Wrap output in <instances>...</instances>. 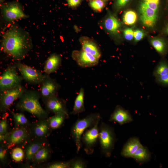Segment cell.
<instances>
[{
	"mask_svg": "<svg viewBox=\"0 0 168 168\" xmlns=\"http://www.w3.org/2000/svg\"><path fill=\"white\" fill-rule=\"evenodd\" d=\"M72 159L67 161L58 162L50 165L49 168H70Z\"/></svg>",
	"mask_w": 168,
	"mask_h": 168,
	"instance_id": "33",
	"label": "cell"
},
{
	"mask_svg": "<svg viewBox=\"0 0 168 168\" xmlns=\"http://www.w3.org/2000/svg\"><path fill=\"white\" fill-rule=\"evenodd\" d=\"M130 0H116L114 6L116 9L119 10L124 7L128 2Z\"/></svg>",
	"mask_w": 168,
	"mask_h": 168,
	"instance_id": "38",
	"label": "cell"
},
{
	"mask_svg": "<svg viewBox=\"0 0 168 168\" xmlns=\"http://www.w3.org/2000/svg\"><path fill=\"white\" fill-rule=\"evenodd\" d=\"M137 16L135 12L128 10L126 12L123 17V21L127 25H132L136 22Z\"/></svg>",
	"mask_w": 168,
	"mask_h": 168,
	"instance_id": "28",
	"label": "cell"
},
{
	"mask_svg": "<svg viewBox=\"0 0 168 168\" xmlns=\"http://www.w3.org/2000/svg\"><path fill=\"white\" fill-rule=\"evenodd\" d=\"M104 25L106 30L113 35H117L119 34L121 24L113 14L109 13L105 21Z\"/></svg>",
	"mask_w": 168,
	"mask_h": 168,
	"instance_id": "17",
	"label": "cell"
},
{
	"mask_svg": "<svg viewBox=\"0 0 168 168\" xmlns=\"http://www.w3.org/2000/svg\"><path fill=\"white\" fill-rule=\"evenodd\" d=\"M165 34L168 35V24L166 26L164 30Z\"/></svg>",
	"mask_w": 168,
	"mask_h": 168,
	"instance_id": "42",
	"label": "cell"
},
{
	"mask_svg": "<svg viewBox=\"0 0 168 168\" xmlns=\"http://www.w3.org/2000/svg\"><path fill=\"white\" fill-rule=\"evenodd\" d=\"M32 47L29 34L16 25H12L2 36V49L16 59L23 58Z\"/></svg>",
	"mask_w": 168,
	"mask_h": 168,
	"instance_id": "1",
	"label": "cell"
},
{
	"mask_svg": "<svg viewBox=\"0 0 168 168\" xmlns=\"http://www.w3.org/2000/svg\"><path fill=\"white\" fill-rule=\"evenodd\" d=\"M142 145L138 138L135 137L132 138L124 146L121 154L125 157H132L134 153Z\"/></svg>",
	"mask_w": 168,
	"mask_h": 168,
	"instance_id": "16",
	"label": "cell"
},
{
	"mask_svg": "<svg viewBox=\"0 0 168 168\" xmlns=\"http://www.w3.org/2000/svg\"><path fill=\"white\" fill-rule=\"evenodd\" d=\"M16 66L23 78L29 83H39L45 77L40 71L26 64L18 63Z\"/></svg>",
	"mask_w": 168,
	"mask_h": 168,
	"instance_id": "10",
	"label": "cell"
},
{
	"mask_svg": "<svg viewBox=\"0 0 168 168\" xmlns=\"http://www.w3.org/2000/svg\"><path fill=\"white\" fill-rule=\"evenodd\" d=\"M21 80V77L16 72L15 67H8L0 77L1 91L20 85Z\"/></svg>",
	"mask_w": 168,
	"mask_h": 168,
	"instance_id": "6",
	"label": "cell"
},
{
	"mask_svg": "<svg viewBox=\"0 0 168 168\" xmlns=\"http://www.w3.org/2000/svg\"><path fill=\"white\" fill-rule=\"evenodd\" d=\"M29 132L24 128L15 129L7 137L8 147H12L25 141L28 138Z\"/></svg>",
	"mask_w": 168,
	"mask_h": 168,
	"instance_id": "12",
	"label": "cell"
},
{
	"mask_svg": "<svg viewBox=\"0 0 168 168\" xmlns=\"http://www.w3.org/2000/svg\"><path fill=\"white\" fill-rule=\"evenodd\" d=\"M13 117L16 124L18 125L24 126L28 123L24 115L22 113H13Z\"/></svg>",
	"mask_w": 168,
	"mask_h": 168,
	"instance_id": "30",
	"label": "cell"
},
{
	"mask_svg": "<svg viewBox=\"0 0 168 168\" xmlns=\"http://www.w3.org/2000/svg\"><path fill=\"white\" fill-rule=\"evenodd\" d=\"M17 104L19 109L26 111L39 118L46 117L47 112L39 102V96L35 92L28 91L23 93Z\"/></svg>",
	"mask_w": 168,
	"mask_h": 168,
	"instance_id": "2",
	"label": "cell"
},
{
	"mask_svg": "<svg viewBox=\"0 0 168 168\" xmlns=\"http://www.w3.org/2000/svg\"><path fill=\"white\" fill-rule=\"evenodd\" d=\"M8 124L5 119L2 120L0 123V134L4 135L6 134Z\"/></svg>",
	"mask_w": 168,
	"mask_h": 168,
	"instance_id": "39",
	"label": "cell"
},
{
	"mask_svg": "<svg viewBox=\"0 0 168 168\" xmlns=\"http://www.w3.org/2000/svg\"><path fill=\"white\" fill-rule=\"evenodd\" d=\"M149 7L158 12L160 0H142Z\"/></svg>",
	"mask_w": 168,
	"mask_h": 168,
	"instance_id": "34",
	"label": "cell"
},
{
	"mask_svg": "<svg viewBox=\"0 0 168 168\" xmlns=\"http://www.w3.org/2000/svg\"><path fill=\"white\" fill-rule=\"evenodd\" d=\"M89 4L94 10L100 11L104 7L105 3L103 0H91Z\"/></svg>",
	"mask_w": 168,
	"mask_h": 168,
	"instance_id": "31",
	"label": "cell"
},
{
	"mask_svg": "<svg viewBox=\"0 0 168 168\" xmlns=\"http://www.w3.org/2000/svg\"><path fill=\"white\" fill-rule=\"evenodd\" d=\"M50 154L48 148L43 147L40 148L34 155L33 159L36 162H41L46 160Z\"/></svg>",
	"mask_w": 168,
	"mask_h": 168,
	"instance_id": "27",
	"label": "cell"
},
{
	"mask_svg": "<svg viewBox=\"0 0 168 168\" xmlns=\"http://www.w3.org/2000/svg\"><path fill=\"white\" fill-rule=\"evenodd\" d=\"M7 151L6 149L1 147L0 148V159L1 161H3L6 156Z\"/></svg>",
	"mask_w": 168,
	"mask_h": 168,
	"instance_id": "40",
	"label": "cell"
},
{
	"mask_svg": "<svg viewBox=\"0 0 168 168\" xmlns=\"http://www.w3.org/2000/svg\"><path fill=\"white\" fill-rule=\"evenodd\" d=\"M84 94V89L82 88L76 98L71 114L75 115L85 111Z\"/></svg>",
	"mask_w": 168,
	"mask_h": 168,
	"instance_id": "20",
	"label": "cell"
},
{
	"mask_svg": "<svg viewBox=\"0 0 168 168\" xmlns=\"http://www.w3.org/2000/svg\"><path fill=\"white\" fill-rule=\"evenodd\" d=\"M49 127L48 122L46 121L39 122L34 126V134L38 137H44L47 134Z\"/></svg>",
	"mask_w": 168,
	"mask_h": 168,
	"instance_id": "23",
	"label": "cell"
},
{
	"mask_svg": "<svg viewBox=\"0 0 168 168\" xmlns=\"http://www.w3.org/2000/svg\"><path fill=\"white\" fill-rule=\"evenodd\" d=\"M100 119H98L92 127L86 130L82 137L81 141L85 146L84 151L88 155L93 153L94 147L99 140V127L98 125Z\"/></svg>",
	"mask_w": 168,
	"mask_h": 168,
	"instance_id": "5",
	"label": "cell"
},
{
	"mask_svg": "<svg viewBox=\"0 0 168 168\" xmlns=\"http://www.w3.org/2000/svg\"><path fill=\"white\" fill-rule=\"evenodd\" d=\"M151 157V154L147 147L142 145L134 153L132 157L137 161L142 163L149 161Z\"/></svg>",
	"mask_w": 168,
	"mask_h": 168,
	"instance_id": "21",
	"label": "cell"
},
{
	"mask_svg": "<svg viewBox=\"0 0 168 168\" xmlns=\"http://www.w3.org/2000/svg\"><path fill=\"white\" fill-rule=\"evenodd\" d=\"M140 18L142 24L148 28H153L158 18V12L149 7L142 1L139 8Z\"/></svg>",
	"mask_w": 168,
	"mask_h": 168,
	"instance_id": "9",
	"label": "cell"
},
{
	"mask_svg": "<svg viewBox=\"0 0 168 168\" xmlns=\"http://www.w3.org/2000/svg\"><path fill=\"white\" fill-rule=\"evenodd\" d=\"M1 92L0 96L1 109H7L13 102L24 93V90L20 85Z\"/></svg>",
	"mask_w": 168,
	"mask_h": 168,
	"instance_id": "8",
	"label": "cell"
},
{
	"mask_svg": "<svg viewBox=\"0 0 168 168\" xmlns=\"http://www.w3.org/2000/svg\"><path fill=\"white\" fill-rule=\"evenodd\" d=\"M46 105L48 109L55 114H60L65 116L67 118L68 117L65 102L56 96L48 99L46 102Z\"/></svg>",
	"mask_w": 168,
	"mask_h": 168,
	"instance_id": "13",
	"label": "cell"
},
{
	"mask_svg": "<svg viewBox=\"0 0 168 168\" xmlns=\"http://www.w3.org/2000/svg\"><path fill=\"white\" fill-rule=\"evenodd\" d=\"M145 35V33L142 30L138 29L134 31V38L136 42L141 40Z\"/></svg>",
	"mask_w": 168,
	"mask_h": 168,
	"instance_id": "37",
	"label": "cell"
},
{
	"mask_svg": "<svg viewBox=\"0 0 168 168\" xmlns=\"http://www.w3.org/2000/svg\"><path fill=\"white\" fill-rule=\"evenodd\" d=\"M61 62V57L58 54H53L48 58L45 63L44 70L47 74L55 72L60 66Z\"/></svg>",
	"mask_w": 168,
	"mask_h": 168,
	"instance_id": "18",
	"label": "cell"
},
{
	"mask_svg": "<svg viewBox=\"0 0 168 168\" xmlns=\"http://www.w3.org/2000/svg\"><path fill=\"white\" fill-rule=\"evenodd\" d=\"M64 115L60 114H55L51 117L49 120V127L52 129H56L59 128L63 124L65 118Z\"/></svg>",
	"mask_w": 168,
	"mask_h": 168,
	"instance_id": "26",
	"label": "cell"
},
{
	"mask_svg": "<svg viewBox=\"0 0 168 168\" xmlns=\"http://www.w3.org/2000/svg\"><path fill=\"white\" fill-rule=\"evenodd\" d=\"M99 140L101 153L105 156L109 157L114 147L116 137L112 128L103 122L99 126Z\"/></svg>",
	"mask_w": 168,
	"mask_h": 168,
	"instance_id": "4",
	"label": "cell"
},
{
	"mask_svg": "<svg viewBox=\"0 0 168 168\" xmlns=\"http://www.w3.org/2000/svg\"><path fill=\"white\" fill-rule=\"evenodd\" d=\"M155 78L156 82L159 84L168 86V73Z\"/></svg>",
	"mask_w": 168,
	"mask_h": 168,
	"instance_id": "35",
	"label": "cell"
},
{
	"mask_svg": "<svg viewBox=\"0 0 168 168\" xmlns=\"http://www.w3.org/2000/svg\"><path fill=\"white\" fill-rule=\"evenodd\" d=\"M133 119L129 112L121 106L117 105L111 115L109 121H114L120 125L129 123Z\"/></svg>",
	"mask_w": 168,
	"mask_h": 168,
	"instance_id": "14",
	"label": "cell"
},
{
	"mask_svg": "<svg viewBox=\"0 0 168 168\" xmlns=\"http://www.w3.org/2000/svg\"><path fill=\"white\" fill-rule=\"evenodd\" d=\"M81 42L83 50L99 59L101 55V52L99 47L95 42L86 39H83Z\"/></svg>",
	"mask_w": 168,
	"mask_h": 168,
	"instance_id": "19",
	"label": "cell"
},
{
	"mask_svg": "<svg viewBox=\"0 0 168 168\" xmlns=\"http://www.w3.org/2000/svg\"><path fill=\"white\" fill-rule=\"evenodd\" d=\"M43 147V144L40 142H35L29 144L26 150V155L28 161L32 160L37 152Z\"/></svg>",
	"mask_w": 168,
	"mask_h": 168,
	"instance_id": "24",
	"label": "cell"
},
{
	"mask_svg": "<svg viewBox=\"0 0 168 168\" xmlns=\"http://www.w3.org/2000/svg\"><path fill=\"white\" fill-rule=\"evenodd\" d=\"M87 163L86 161L80 157H76L72 159L70 168H84Z\"/></svg>",
	"mask_w": 168,
	"mask_h": 168,
	"instance_id": "29",
	"label": "cell"
},
{
	"mask_svg": "<svg viewBox=\"0 0 168 168\" xmlns=\"http://www.w3.org/2000/svg\"><path fill=\"white\" fill-rule=\"evenodd\" d=\"M134 31L131 28H126L123 31L125 38L128 40H131L134 38Z\"/></svg>",
	"mask_w": 168,
	"mask_h": 168,
	"instance_id": "36",
	"label": "cell"
},
{
	"mask_svg": "<svg viewBox=\"0 0 168 168\" xmlns=\"http://www.w3.org/2000/svg\"><path fill=\"white\" fill-rule=\"evenodd\" d=\"M150 43L159 54L161 55L166 54L167 51V46L163 39L160 38H154L151 40Z\"/></svg>",
	"mask_w": 168,
	"mask_h": 168,
	"instance_id": "22",
	"label": "cell"
},
{
	"mask_svg": "<svg viewBox=\"0 0 168 168\" xmlns=\"http://www.w3.org/2000/svg\"><path fill=\"white\" fill-rule=\"evenodd\" d=\"M43 82L41 88L42 96L47 100L52 97L56 96L59 86L56 82L50 78H46L45 77Z\"/></svg>",
	"mask_w": 168,
	"mask_h": 168,
	"instance_id": "15",
	"label": "cell"
},
{
	"mask_svg": "<svg viewBox=\"0 0 168 168\" xmlns=\"http://www.w3.org/2000/svg\"><path fill=\"white\" fill-rule=\"evenodd\" d=\"M72 57L77 64L82 68L90 67L97 65L99 59L82 49L80 51H74Z\"/></svg>",
	"mask_w": 168,
	"mask_h": 168,
	"instance_id": "11",
	"label": "cell"
},
{
	"mask_svg": "<svg viewBox=\"0 0 168 168\" xmlns=\"http://www.w3.org/2000/svg\"><path fill=\"white\" fill-rule=\"evenodd\" d=\"M2 15L4 20L7 21L26 18L28 17L24 13L21 6L16 2L4 5L2 8Z\"/></svg>",
	"mask_w": 168,
	"mask_h": 168,
	"instance_id": "7",
	"label": "cell"
},
{
	"mask_svg": "<svg viewBox=\"0 0 168 168\" xmlns=\"http://www.w3.org/2000/svg\"><path fill=\"white\" fill-rule=\"evenodd\" d=\"M167 73H168V63L164 60H162L155 68L152 74L156 77Z\"/></svg>",
	"mask_w": 168,
	"mask_h": 168,
	"instance_id": "25",
	"label": "cell"
},
{
	"mask_svg": "<svg viewBox=\"0 0 168 168\" xmlns=\"http://www.w3.org/2000/svg\"><path fill=\"white\" fill-rule=\"evenodd\" d=\"M101 117L99 113H91L82 119H77L71 128L72 137L75 143L77 152L82 147L81 138L86 129L92 127Z\"/></svg>",
	"mask_w": 168,
	"mask_h": 168,
	"instance_id": "3",
	"label": "cell"
},
{
	"mask_svg": "<svg viewBox=\"0 0 168 168\" xmlns=\"http://www.w3.org/2000/svg\"><path fill=\"white\" fill-rule=\"evenodd\" d=\"M24 153L22 150L19 147H16L13 149L12 153L13 159L16 161H20L23 159Z\"/></svg>",
	"mask_w": 168,
	"mask_h": 168,
	"instance_id": "32",
	"label": "cell"
},
{
	"mask_svg": "<svg viewBox=\"0 0 168 168\" xmlns=\"http://www.w3.org/2000/svg\"></svg>",
	"mask_w": 168,
	"mask_h": 168,
	"instance_id": "43",
	"label": "cell"
},
{
	"mask_svg": "<svg viewBox=\"0 0 168 168\" xmlns=\"http://www.w3.org/2000/svg\"><path fill=\"white\" fill-rule=\"evenodd\" d=\"M69 6L74 7L78 5L80 3L81 0H67Z\"/></svg>",
	"mask_w": 168,
	"mask_h": 168,
	"instance_id": "41",
	"label": "cell"
}]
</instances>
